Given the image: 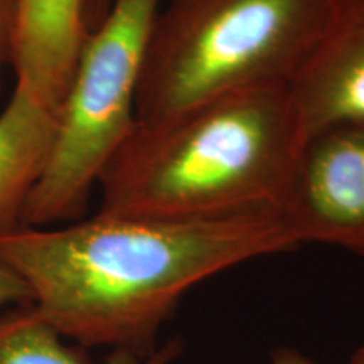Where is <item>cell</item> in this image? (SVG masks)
I'll use <instances>...</instances> for the list:
<instances>
[{
	"mask_svg": "<svg viewBox=\"0 0 364 364\" xmlns=\"http://www.w3.org/2000/svg\"><path fill=\"white\" fill-rule=\"evenodd\" d=\"M297 248L279 211L206 221L97 213L0 236V265L26 285L31 306L65 341L147 356L193 287Z\"/></svg>",
	"mask_w": 364,
	"mask_h": 364,
	"instance_id": "cell-1",
	"label": "cell"
},
{
	"mask_svg": "<svg viewBox=\"0 0 364 364\" xmlns=\"http://www.w3.org/2000/svg\"><path fill=\"white\" fill-rule=\"evenodd\" d=\"M302 145L287 86L135 122L100 176L98 213L156 221L280 213Z\"/></svg>",
	"mask_w": 364,
	"mask_h": 364,
	"instance_id": "cell-2",
	"label": "cell"
},
{
	"mask_svg": "<svg viewBox=\"0 0 364 364\" xmlns=\"http://www.w3.org/2000/svg\"><path fill=\"white\" fill-rule=\"evenodd\" d=\"M334 0H167L150 33L135 122L206 100L289 86Z\"/></svg>",
	"mask_w": 364,
	"mask_h": 364,
	"instance_id": "cell-3",
	"label": "cell"
},
{
	"mask_svg": "<svg viewBox=\"0 0 364 364\" xmlns=\"http://www.w3.org/2000/svg\"><path fill=\"white\" fill-rule=\"evenodd\" d=\"M164 0H112L81 48L56 113L51 156L27 201L22 225L81 220L90 196L135 125V102L154 22Z\"/></svg>",
	"mask_w": 364,
	"mask_h": 364,
	"instance_id": "cell-4",
	"label": "cell"
},
{
	"mask_svg": "<svg viewBox=\"0 0 364 364\" xmlns=\"http://www.w3.org/2000/svg\"><path fill=\"white\" fill-rule=\"evenodd\" d=\"M280 215L299 247L321 243L364 257V125L304 142Z\"/></svg>",
	"mask_w": 364,
	"mask_h": 364,
	"instance_id": "cell-5",
	"label": "cell"
},
{
	"mask_svg": "<svg viewBox=\"0 0 364 364\" xmlns=\"http://www.w3.org/2000/svg\"><path fill=\"white\" fill-rule=\"evenodd\" d=\"M287 88L304 142L364 125V0H334L321 38Z\"/></svg>",
	"mask_w": 364,
	"mask_h": 364,
	"instance_id": "cell-6",
	"label": "cell"
},
{
	"mask_svg": "<svg viewBox=\"0 0 364 364\" xmlns=\"http://www.w3.org/2000/svg\"><path fill=\"white\" fill-rule=\"evenodd\" d=\"M86 38L85 0H19L16 83L58 113Z\"/></svg>",
	"mask_w": 364,
	"mask_h": 364,
	"instance_id": "cell-7",
	"label": "cell"
},
{
	"mask_svg": "<svg viewBox=\"0 0 364 364\" xmlns=\"http://www.w3.org/2000/svg\"><path fill=\"white\" fill-rule=\"evenodd\" d=\"M56 112L16 83L0 112V236L22 225L31 194L48 166Z\"/></svg>",
	"mask_w": 364,
	"mask_h": 364,
	"instance_id": "cell-8",
	"label": "cell"
},
{
	"mask_svg": "<svg viewBox=\"0 0 364 364\" xmlns=\"http://www.w3.org/2000/svg\"><path fill=\"white\" fill-rule=\"evenodd\" d=\"M184 353L172 338L152 354L110 353L103 364H174ZM0 364H93L85 349L66 341L38 316L31 304L0 311Z\"/></svg>",
	"mask_w": 364,
	"mask_h": 364,
	"instance_id": "cell-9",
	"label": "cell"
},
{
	"mask_svg": "<svg viewBox=\"0 0 364 364\" xmlns=\"http://www.w3.org/2000/svg\"><path fill=\"white\" fill-rule=\"evenodd\" d=\"M19 31V0H0V93H2L4 73L12 66Z\"/></svg>",
	"mask_w": 364,
	"mask_h": 364,
	"instance_id": "cell-10",
	"label": "cell"
},
{
	"mask_svg": "<svg viewBox=\"0 0 364 364\" xmlns=\"http://www.w3.org/2000/svg\"><path fill=\"white\" fill-rule=\"evenodd\" d=\"M21 304H29L26 285L12 272L0 265V311Z\"/></svg>",
	"mask_w": 364,
	"mask_h": 364,
	"instance_id": "cell-11",
	"label": "cell"
},
{
	"mask_svg": "<svg viewBox=\"0 0 364 364\" xmlns=\"http://www.w3.org/2000/svg\"><path fill=\"white\" fill-rule=\"evenodd\" d=\"M112 0H85V27L86 33L97 27L105 19L108 11H110Z\"/></svg>",
	"mask_w": 364,
	"mask_h": 364,
	"instance_id": "cell-12",
	"label": "cell"
},
{
	"mask_svg": "<svg viewBox=\"0 0 364 364\" xmlns=\"http://www.w3.org/2000/svg\"><path fill=\"white\" fill-rule=\"evenodd\" d=\"M270 364H317L302 351L294 348H277L272 351Z\"/></svg>",
	"mask_w": 364,
	"mask_h": 364,
	"instance_id": "cell-13",
	"label": "cell"
},
{
	"mask_svg": "<svg viewBox=\"0 0 364 364\" xmlns=\"http://www.w3.org/2000/svg\"><path fill=\"white\" fill-rule=\"evenodd\" d=\"M349 364H364V346L353 353V356L349 358Z\"/></svg>",
	"mask_w": 364,
	"mask_h": 364,
	"instance_id": "cell-14",
	"label": "cell"
}]
</instances>
